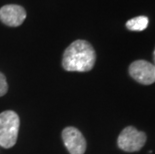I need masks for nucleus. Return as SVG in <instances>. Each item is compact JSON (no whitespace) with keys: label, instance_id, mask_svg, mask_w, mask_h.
Segmentation results:
<instances>
[{"label":"nucleus","instance_id":"5","mask_svg":"<svg viewBox=\"0 0 155 154\" xmlns=\"http://www.w3.org/2000/svg\"><path fill=\"white\" fill-rule=\"evenodd\" d=\"M62 139L70 154H84L86 140L82 133L75 127H66L62 131Z\"/></svg>","mask_w":155,"mask_h":154},{"label":"nucleus","instance_id":"8","mask_svg":"<svg viewBox=\"0 0 155 154\" xmlns=\"http://www.w3.org/2000/svg\"><path fill=\"white\" fill-rule=\"evenodd\" d=\"M7 90H8L7 81H6L4 74H2L1 72H0V97L5 95L6 92H7Z\"/></svg>","mask_w":155,"mask_h":154},{"label":"nucleus","instance_id":"1","mask_svg":"<svg viewBox=\"0 0 155 154\" xmlns=\"http://www.w3.org/2000/svg\"><path fill=\"white\" fill-rule=\"evenodd\" d=\"M96 53L89 42L76 40L69 45L63 53L62 66L66 71L87 72L93 68Z\"/></svg>","mask_w":155,"mask_h":154},{"label":"nucleus","instance_id":"6","mask_svg":"<svg viewBox=\"0 0 155 154\" xmlns=\"http://www.w3.org/2000/svg\"><path fill=\"white\" fill-rule=\"evenodd\" d=\"M26 18V11L22 6L8 4L0 8V20L5 25L17 27Z\"/></svg>","mask_w":155,"mask_h":154},{"label":"nucleus","instance_id":"4","mask_svg":"<svg viewBox=\"0 0 155 154\" xmlns=\"http://www.w3.org/2000/svg\"><path fill=\"white\" fill-rule=\"evenodd\" d=\"M129 74L135 81L144 85H150L155 82L154 64L145 60H136L129 66Z\"/></svg>","mask_w":155,"mask_h":154},{"label":"nucleus","instance_id":"7","mask_svg":"<svg viewBox=\"0 0 155 154\" xmlns=\"http://www.w3.org/2000/svg\"><path fill=\"white\" fill-rule=\"evenodd\" d=\"M148 26V18L146 16H137L126 22V27L131 31H143Z\"/></svg>","mask_w":155,"mask_h":154},{"label":"nucleus","instance_id":"3","mask_svg":"<svg viewBox=\"0 0 155 154\" xmlns=\"http://www.w3.org/2000/svg\"><path fill=\"white\" fill-rule=\"evenodd\" d=\"M146 134L137 130L133 126H128L122 130L117 139L118 147L125 152H136L144 146Z\"/></svg>","mask_w":155,"mask_h":154},{"label":"nucleus","instance_id":"2","mask_svg":"<svg viewBox=\"0 0 155 154\" xmlns=\"http://www.w3.org/2000/svg\"><path fill=\"white\" fill-rule=\"evenodd\" d=\"M20 120L14 111L7 110L0 113V146L11 148L17 141Z\"/></svg>","mask_w":155,"mask_h":154},{"label":"nucleus","instance_id":"9","mask_svg":"<svg viewBox=\"0 0 155 154\" xmlns=\"http://www.w3.org/2000/svg\"><path fill=\"white\" fill-rule=\"evenodd\" d=\"M153 61H154V66H155V50L153 52Z\"/></svg>","mask_w":155,"mask_h":154}]
</instances>
